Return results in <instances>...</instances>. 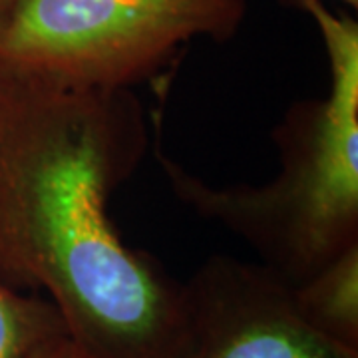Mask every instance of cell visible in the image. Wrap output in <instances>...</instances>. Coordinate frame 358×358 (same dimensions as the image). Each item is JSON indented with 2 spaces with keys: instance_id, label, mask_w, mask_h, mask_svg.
I'll return each mask as SVG.
<instances>
[{
  "instance_id": "obj_3",
  "label": "cell",
  "mask_w": 358,
  "mask_h": 358,
  "mask_svg": "<svg viewBox=\"0 0 358 358\" xmlns=\"http://www.w3.org/2000/svg\"><path fill=\"white\" fill-rule=\"evenodd\" d=\"M247 0H16L0 68L54 86L131 90L195 38L225 42Z\"/></svg>"
},
{
  "instance_id": "obj_5",
  "label": "cell",
  "mask_w": 358,
  "mask_h": 358,
  "mask_svg": "<svg viewBox=\"0 0 358 358\" xmlns=\"http://www.w3.org/2000/svg\"><path fill=\"white\" fill-rule=\"evenodd\" d=\"M291 291L308 327L336 345L358 350V243Z\"/></svg>"
},
{
  "instance_id": "obj_8",
  "label": "cell",
  "mask_w": 358,
  "mask_h": 358,
  "mask_svg": "<svg viewBox=\"0 0 358 358\" xmlns=\"http://www.w3.org/2000/svg\"><path fill=\"white\" fill-rule=\"evenodd\" d=\"M16 0H0V22L6 18V14L10 13V8L14 6Z\"/></svg>"
},
{
  "instance_id": "obj_6",
  "label": "cell",
  "mask_w": 358,
  "mask_h": 358,
  "mask_svg": "<svg viewBox=\"0 0 358 358\" xmlns=\"http://www.w3.org/2000/svg\"><path fill=\"white\" fill-rule=\"evenodd\" d=\"M64 334V320L46 296L0 281V358H32L44 343Z\"/></svg>"
},
{
  "instance_id": "obj_7",
  "label": "cell",
  "mask_w": 358,
  "mask_h": 358,
  "mask_svg": "<svg viewBox=\"0 0 358 358\" xmlns=\"http://www.w3.org/2000/svg\"><path fill=\"white\" fill-rule=\"evenodd\" d=\"M32 358H86L82 355V350L78 348L68 334L64 336H58V338H52L48 343L40 346L38 350L32 355Z\"/></svg>"
},
{
  "instance_id": "obj_4",
  "label": "cell",
  "mask_w": 358,
  "mask_h": 358,
  "mask_svg": "<svg viewBox=\"0 0 358 358\" xmlns=\"http://www.w3.org/2000/svg\"><path fill=\"white\" fill-rule=\"evenodd\" d=\"M183 296L176 358H358L308 327L291 287L261 263L209 257Z\"/></svg>"
},
{
  "instance_id": "obj_2",
  "label": "cell",
  "mask_w": 358,
  "mask_h": 358,
  "mask_svg": "<svg viewBox=\"0 0 358 358\" xmlns=\"http://www.w3.org/2000/svg\"><path fill=\"white\" fill-rule=\"evenodd\" d=\"M296 2L319 28L331 86L324 98L294 102L273 129L277 176L217 187L157 154L179 201L237 235L289 287L358 243V24L322 0Z\"/></svg>"
},
{
  "instance_id": "obj_9",
  "label": "cell",
  "mask_w": 358,
  "mask_h": 358,
  "mask_svg": "<svg viewBox=\"0 0 358 358\" xmlns=\"http://www.w3.org/2000/svg\"><path fill=\"white\" fill-rule=\"evenodd\" d=\"M341 2H345V4H348L350 8H358V0H341Z\"/></svg>"
},
{
  "instance_id": "obj_1",
  "label": "cell",
  "mask_w": 358,
  "mask_h": 358,
  "mask_svg": "<svg viewBox=\"0 0 358 358\" xmlns=\"http://www.w3.org/2000/svg\"><path fill=\"white\" fill-rule=\"evenodd\" d=\"M150 148L134 90L54 86L0 68V281L44 291L86 358H176L185 296L124 241L110 201Z\"/></svg>"
}]
</instances>
